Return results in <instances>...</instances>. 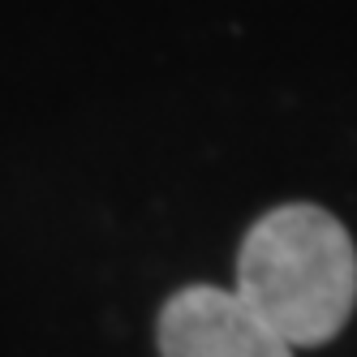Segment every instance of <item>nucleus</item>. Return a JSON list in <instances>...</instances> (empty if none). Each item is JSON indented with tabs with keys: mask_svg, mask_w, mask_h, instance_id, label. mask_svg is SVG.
<instances>
[{
	"mask_svg": "<svg viewBox=\"0 0 357 357\" xmlns=\"http://www.w3.org/2000/svg\"><path fill=\"white\" fill-rule=\"evenodd\" d=\"M164 357H293V344L254 314L237 289H181L160 314Z\"/></svg>",
	"mask_w": 357,
	"mask_h": 357,
	"instance_id": "f03ea898",
	"label": "nucleus"
},
{
	"mask_svg": "<svg viewBox=\"0 0 357 357\" xmlns=\"http://www.w3.org/2000/svg\"><path fill=\"white\" fill-rule=\"evenodd\" d=\"M237 297L293 349H314L357 305V250L336 215L310 202L267 211L237 254Z\"/></svg>",
	"mask_w": 357,
	"mask_h": 357,
	"instance_id": "f257e3e1",
	"label": "nucleus"
}]
</instances>
